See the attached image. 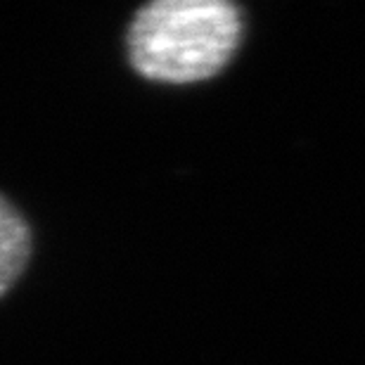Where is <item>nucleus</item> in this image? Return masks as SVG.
Wrapping results in <instances>:
<instances>
[{
  "instance_id": "nucleus-1",
  "label": "nucleus",
  "mask_w": 365,
  "mask_h": 365,
  "mask_svg": "<svg viewBox=\"0 0 365 365\" xmlns=\"http://www.w3.org/2000/svg\"><path fill=\"white\" fill-rule=\"evenodd\" d=\"M242 41V14L225 0H157L128 21L126 53L155 83H197L228 67Z\"/></svg>"
},
{
  "instance_id": "nucleus-2",
  "label": "nucleus",
  "mask_w": 365,
  "mask_h": 365,
  "mask_svg": "<svg viewBox=\"0 0 365 365\" xmlns=\"http://www.w3.org/2000/svg\"><path fill=\"white\" fill-rule=\"evenodd\" d=\"M31 250L34 240L26 218L0 195V297H5L26 271Z\"/></svg>"
}]
</instances>
